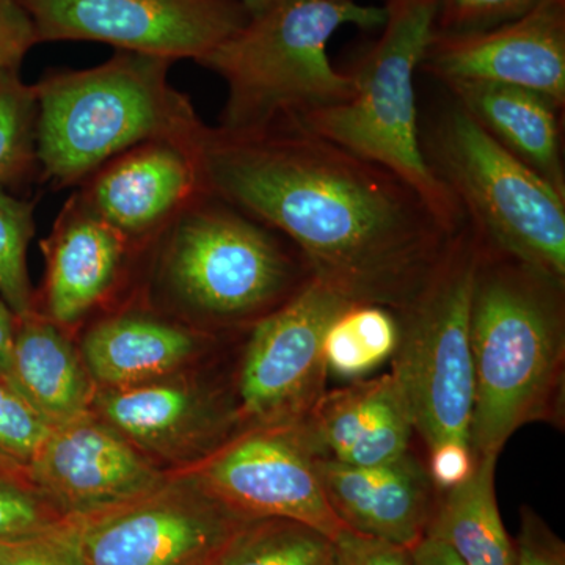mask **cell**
Here are the masks:
<instances>
[{"label": "cell", "mask_w": 565, "mask_h": 565, "mask_svg": "<svg viewBox=\"0 0 565 565\" xmlns=\"http://www.w3.org/2000/svg\"><path fill=\"white\" fill-rule=\"evenodd\" d=\"M199 169L204 192L285 236L352 303L404 310L459 232L403 178L297 126L207 128Z\"/></svg>", "instance_id": "6da1fadb"}, {"label": "cell", "mask_w": 565, "mask_h": 565, "mask_svg": "<svg viewBox=\"0 0 565 565\" xmlns=\"http://www.w3.org/2000/svg\"><path fill=\"white\" fill-rule=\"evenodd\" d=\"M470 330L476 459L500 456L526 424H563L565 280L481 237Z\"/></svg>", "instance_id": "7a4b0ae2"}, {"label": "cell", "mask_w": 565, "mask_h": 565, "mask_svg": "<svg viewBox=\"0 0 565 565\" xmlns=\"http://www.w3.org/2000/svg\"><path fill=\"white\" fill-rule=\"evenodd\" d=\"M173 63L117 51L102 65L55 70L33 85L36 158L44 178L68 188L148 141L202 143L207 126L170 84Z\"/></svg>", "instance_id": "3957f363"}, {"label": "cell", "mask_w": 565, "mask_h": 565, "mask_svg": "<svg viewBox=\"0 0 565 565\" xmlns=\"http://www.w3.org/2000/svg\"><path fill=\"white\" fill-rule=\"evenodd\" d=\"M386 9L355 0H269L202 62L228 88L218 131L253 136L299 126L355 95L334 70L327 43L343 25H384Z\"/></svg>", "instance_id": "277c9868"}, {"label": "cell", "mask_w": 565, "mask_h": 565, "mask_svg": "<svg viewBox=\"0 0 565 565\" xmlns=\"http://www.w3.org/2000/svg\"><path fill=\"white\" fill-rule=\"evenodd\" d=\"M384 35L353 71L355 95L311 114L297 128L403 178L452 232L463 210L424 158L415 74L435 36L437 0H386Z\"/></svg>", "instance_id": "5b68a950"}, {"label": "cell", "mask_w": 565, "mask_h": 565, "mask_svg": "<svg viewBox=\"0 0 565 565\" xmlns=\"http://www.w3.org/2000/svg\"><path fill=\"white\" fill-rule=\"evenodd\" d=\"M162 277L188 310L214 322L273 313L313 278L274 230L202 192L167 223Z\"/></svg>", "instance_id": "8992f818"}, {"label": "cell", "mask_w": 565, "mask_h": 565, "mask_svg": "<svg viewBox=\"0 0 565 565\" xmlns=\"http://www.w3.org/2000/svg\"><path fill=\"white\" fill-rule=\"evenodd\" d=\"M422 147L484 243L565 280L564 195L456 102L438 114Z\"/></svg>", "instance_id": "52a82bcc"}, {"label": "cell", "mask_w": 565, "mask_h": 565, "mask_svg": "<svg viewBox=\"0 0 565 565\" xmlns=\"http://www.w3.org/2000/svg\"><path fill=\"white\" fill-rule=\"evenodd\" d=\"M481 237L467 221L418 296L397 311L392 373L403 386L427 451L470 445L475 404L471 294Z\"/></svg>", "instance_id": "ba28073f"}, {"label": "cell", "mask_w": 565, "mask_h": 565, "mask_svg": "<svg viewBox=\"0 0 565 565\" xmlns=\"http://www.w3.org/2000/svg\"><path fill=\"white\" fill-rule=\"evenodd\" d=\"M191 471L102 514L70 519L84 565H207L247 522Z\"/></svg>", "instance_id": "9c48e42d"}, {"label": "cell", "mask_w": 565, "mask_h": 565, "mask_svg": "<svg viewBox=\"0 0 565 565\" xmlns=\"http://www.w3.org/2000/svg\"><path fill=\"white\" fill-rule=\"evenodd\" d=\"M39 43L98 41L202 63L250 20L239 0H21Z\"/></svg>", "instance_id": "30bf717a"}, {"label": "cell", "mask_w": 565, "mask_h": 565, "mask_svg": "<svg viewBox=\"0 0 565 565\" xmlns=\"http://www.w3.org/2000/svg\"><path fill=\"white\" fill-rule=\"evenodd\" d=\"M349 300L311 278L253 327L241 364L237 415L255 427L297 426L327 392L323 338Z\"/></svg>", "instance_id": "8fae6325"}, {"label": "cell", "mask_w": 565, "mask_h": 565, "mask_svg": "<svg viewBox=\"0 0 565 565\" xmlns=\"http://www.w3.org/2000/svg\"><path fill=\"white\" fill-rule=\"evenodd\" d=\"M316 459L299 424L253 427L189 471L237 514L294 520L337 541L345 526L330 508Z\"/></svg>", "instance_id": "7c38bea8"}, {"label": "cell", "mask_w": 565, "mask_h": 565, "mask_svg": "<svg viewBox=\"0 0 565 565\" xmlns=\"http://www.w3.org/2000/svg\"><path fill=\"white\" fill-rule=\"evenodd\" d=\"M29 478L68 520L131 503L170 479L93 412L52 429Z\"/></svg>", "instance_id": "4fadbf2b"}, {"label": "cell", "mask_w": 565, "mask_h": 565, "mask_svg": "<svg viewBox=\"0 0 565 565\" xmlns=\"http://www.w3.org/2000/svg\"><path fill=\"white\" fill-rule=\"evenodd\" d=\"M434 77L525 88L565 107V0L481 32L435 33L422 63Z\"/></svg>", "instance_id": "5bb4252c"}, {"label": "cell", "mask_w": 565, "mask_h": 565, "mask_svg": "<svg viewBox=\"0 0 565 565\" xmlns=\"http://www.w3.org/2000/svg\"><path fill=\"white\" fill-rule=\"evenodd\" d=\"M92 412L143 455L193 463L225 445L239 419L217 393L173 377L98 388Z\"/></svg>", "instance_id": "9a60e30c"}, {"label": "cell", "mask_w": 565, "mask_h": 565, "mask_svg": "<svg viewBox=\"0 0 565 565\" xmlns=\"http://www.w3.org/2000/svg\"><path fill=\"white\" fill-rule=\"evenodd\" d=\"M200 147L167 140L139 145L106 163L81 193L128 239L148 236L166 228L185 204L204 192Z\"/></svg>", "instance_id": "2e32d148"}, {"label": "cell", "mask_w": 565, "mask_h": 565, "mask_svg": "<svg viewBox=\"0 0 565 565\" xmlns=\"http://www.w3.org/2000/svg\"><path fill=\"white\" fill-rule=\"evenodd\" d=\"M316 467L330 508L349 530L411 550L426 537L438 490L414 452L379 467L318 457Z\"/></svg>", "instance_id": "e0dca14e"}, {"label": "cell", "mask_w": 565, "mask_h": 565, "mask_svg": "<svg viewBox=\"0 0 565 565\" xmlns=\"http://www.w3.org/2000/svg\"><path fill=\"white\" fill-rule=\"evenodd\" d=\"M299 429L318 457L379 467L411 451L415 424L403 386L390 371L323 393Z\"/></svg>", "instance_id": "ac0fdd59"}, {"label": "cell", "mask_w": 565, "mask_h": 565, "mask_svg": "<svg viewBox=\"0 0 565 565\" xmlns=\"http://www.w3.org/2000/svg\"><path fill=\"white\" fill-rule=\"evenodd\" d=\"M128 241L82 193L71 196L44 243L46 318L70 326L90 313L117 280Z\"/></svg>", "instance_id": "d6986e66"}, {"label": "cell", "mask_w": 565, "mask_h": 565, "mask_svg": "<svg viewBox=\"0 0 565 565\" xmlns=\"http://www.w3.org/2000/svg\"><path fill=\"white\" fill-rule=\"evenodd\" d=\"M203 334L147 315L96 323L82 343V362L98 388H126L177 374L202 353Z\"/></svg>", "instance_id": "ffe728a7"}, {"label": "cell", "mask_w": 565, "mask_h": 565, "mask_svg": "<svg viewBox=\"0 0 565 565\" xmlns=\"http://www.w3.org/2000/svg\"><path fill=\"white\" fill-rule=\"evenodd\" d=\"M446 87L501 147L565 196L563 109L539 93L509 85L452 82Z\"/></svg>", "instance_id": "44dd1931"}, {"label": "cell", "mask_w": 565, "mask_h": 565, "mask_svg": "<svg viewBox=\"0 0 565 565\" xmlns=\"http://www.w3.org/2000/svg\"><path fill=\"white\" fill-rule=\"evenodd\" d=\"M6 381L52 427L92 414L98 388L61 326L36 313L17 318Z\"/></svg>", "instance_id": "7402d4cb"}, {"label": "cell", "mask_w": 565, "mask_h": 565, "mask_svg": "<svg viewBox=\"0 0 565 565\" xmlns=\"http://www.w3.org/2000/svg\"><path fill=\"white\" fill-rule=\"evenodd\" d=\"M497 460L479 457L467 481L438 490L426 537L448 546L463 565H514V544L494 492Z\"/></svg>", "instance_id": "603a6c76"}, {"label": "cell", "mask_w": 565, "mask_h": 565, "mask_svg": "<svg viewBox=\"0 0 565 565\" xmlns=\"http://www.w3.org/2000/svg\"><path fill=\"white\" fill-rule=\"evenodd\" d=\"M396 311L373 303H351L330 323L323 338L329 375L360 381L388 360L399 344Z\"/></svg>", "instance_id": "cb8c5ba5"}, {"label": "cell", "mask_w": 565, "mask_h": 565, "mask_svg": "<svg viewBox=\"0 0 565 565\" xmlns=\"http://www.w3.org/2000/svg\"><path fill=\"white\" fill-rule=\"evenodd\" d=\"M207 565H341L337 542L288 519L247 520Z\"/></svg>", "instance_id": "d4e9b609"}, {"label": "cell", "mask_w": 565, "mask_h": 565, "mask_svg": "<svg viewBox=\"0 0 565 565\" xmlns=\"http://www.w3.org/2000/svg\"><path fill=\"white\" fill-rule=\"evenodd\" d=\"M36 95L20 71L0 74V188L20 181L39 163Z\"/></svg>", "instance_id": "484cf974"}, {"label": "cell", "mask_w": 565, "mask_h": 565, "mask_svg": "<svg viewBox=\"0 0 565 565\" xmlns=\"http://www.w3.org/2000/svg\"><path fill=\"white\" fill-rule=\"evenodd\" d=\"M33 204L0 188V297L17 318L35 313L28 273Z\"/></svg>", "instance_id": "4316f807"}, {"label": "cell", "mask_w": 565, "mask_h": 565, "mask_svg": "<svg viewBox=\"0 0 565 565\" xmlns=\"http://www.w3.org/2000/svg\"><path fill=\"white\" fill-rule=\"evenodd\" d=\"M54 427L0 377V465L31 475Z\"/></svg>", "instance_id": "83f0119b"}, {"label": "cell", "mask_w": 565, "mask_h": 565, "mask_svg": "<svg viewBox=\"0 0 565 565\" xmlns=\"http://www.w3.org/2000/svg\"><path fill=\"white\" fill-rule=\"evenodd\" d=\"M66 520L31 482L24 484L0 475V544L54 533Z\"/></svg>", "instance_id": "f1b7e54d"}, {"label": "cell", "mask_w": 565, "mask_h": 565, "mask_svg": "<svg viewBox=\"0 0 565 565\" xmlns=\"http://www.w3.org/2000/svg\"><path fill=\"white\" fill-rule=\"evenodd\" d=\"M541 0H437L435 33L481 32L516 20Z\"/></svg>", "instance_id": "f546056e"}, {"label": "cell", "mask_w": 565, "mask_h": 565, "mask_svg": "<svg viewBox=\"0 0 565 565\" xmlns=\"http://www.w3.org/2000/svg\"><path fill=\"white\" fill-rule=\"evenodd\" d=\"M514 565H565V545L533 509L522 508Z\"/></svg>", "instance_id": "4dcf8cb0"}, {"label": "cell", "mask_w": 565, "mask_h": 565, "mask_svg": "<svg viewBox=\"0 0 565 565\" xmlns=\"http://www.w3.org/2000/svg\"><path fill=\"white\" fill-rule=\"evenodd\" d=\"M0 565H84V563L71 541L65 523L54 533L7 544L0 553Z\"/></svg>", "instance_id": "1f68e13d"}, {"label": "cell", "mask_w": 565, "mask_h": 565, "mask_svg": "<svg viewBox=\"0 0 565 565\" xmlns=\"http://www.w3.org/2000/svg\"><path fill=\"white\" fill-rule=\"evenodd\" d=\"M35 44V29L21 0H0V74L20 71Z\"/></svg>", "instance_id": "d6a6232c"}, {"label": "cell", "mask_w": 565, "mask_h": 565, "mask_svg": "<svg viewBox=\"0 0 565 565\" xmlns=\"http://www.w3.org/2000/svg\"><path fill=\"white\" fill-rule=\"evenodd\" d=\"M341 565H414L412 550L345 527L338 535Z\"/></svg>", "instance_id": "836d02e7"}, {"label": "cell", "mask_w": 565, "mask_h": 565, "mask_svg": "<svg viewBox=\"0 0 565 565\" xmlns=\"http://www.w3.org/2000/svg\"><path fill=\"white\" fill-rule=\"evenodd\" d=\"M427 473L437 490L452 489L462 484L473 473L476 457L470 445L444 444L435 446L427 452Z\"/></svg>", "instance_id": "e575fe53"}, {"label": "cell", "mask_w": 565, "mask_h": 565, "mask_svg": "<svg viewBox=\"0 0 565 565\" xmlns=\"http://www.w3.org/2000/svg\"><path fill=\"white\" fill-rule=\"evenodd\" d=\"M14 333H17V316L0 297V377L2 379L9 377Z\"/></svg>", "instance_id": "d590c367"}, {"label": "cell", "mask_w": 565, "mask_h": 565, "mask_svg": "<svg viewBox=\"0 0 565 565\" xmlns=\"http://www.w3.org/2000/svg\"><path fill=\"white\" fill-rule=\"evenodd\" d=\"M412 557L414 565H463L448 546L427 537L412 548Z\"/></svg>", "instance_id": "8d00e7d4"}, {"label": "cell", "mask_w": 565, "mask_h": 565, "mask_svg": "<svg viewBox=\"0 0 565 565\" xmlns=\"http://www.w3.org/2000/svg\"><path fill=\"white\" fill-rule=\"evenodd\" d=\"M239 2L248 10V13L255 14L258 13L269 0H239Z\"/></svg>", "instance_id": "74e56055"}, {"label": "cell", "mask_w": 565, "mask_h": 565, "mask_svg": "<svg viewBox=\"0 0 565 565\" xmlns=\"http://www.w3.org/2000/svg\"><path fill=\"white\" fill-rule=\"evenodd\" d=\"M7 544H0V553H2V550L6 548Z\"/></svg>", "instance_id": "f35d334b"}]
</instances>
